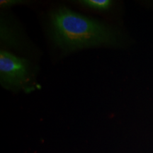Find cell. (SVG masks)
Returning a JSON list of instances; mask_svg holds the SVG:
<instances>
[{
  "instance_id": "2",
  "label": "cell",
  "mask_w": 153,
  "mask_h": 153,
  "mask_svg": "<svg viewBox=\"0 0 153 153\" xmlns=\"http://www.w3.org/2000/svg\"><path fill=\"white\" fill-rule=\"evenodd\" d=\"M1 82L9 87L20 88L29 82L30 65L26 59L21 58L6 51L0 52Z\"/></svg>"
},
{
  "instance_id": "3",
  "label": "cell",
  "mask_w": 153,
  "mask_h": 153,
  "mask_svg": "<svg viewBox=\"0 0 153 153\" xmlns=\"http://www.w3.org/2000/svg\"><path fill=\"white\" fill-rule=\"evenodd\" d=\"M82 3L89 8L99 11L108 10L112 5V1L109 0H86L82 1Z\"/></svg>"
},
{
  "instance_id": "1",
  "label": "cell",
  "mask_w": 153,
  "mask_h": 153,
  "mask_svg": "<svg viewBox=\"0 0 153 153\" xmlns=\"http://www.w3.org/2000/svg\"><path fill=\"white\" fill-rule=\"evenodd\" d=\"M51 24L55 43L65 51L112 45L116 42V34L109 26L65 7L51 14Z\"/></svg>"
}]
</instances>
